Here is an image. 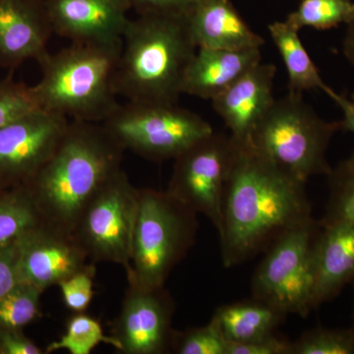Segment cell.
I'll list each match as a JSON object with an SVG mask.
<instances>
[{"instance_id":"1","label":"cell","mask_w":354,"mask_h":354,"mask_svg":"<svg viewBox=\"0 0 354 354\" xmlns=\"http://www.w3.org/2000/svg\"><path fill=\"white\" fill-rule=\"evenodd\" d=\"M235 142L218 230L221 263L227 269L265 252L281 234L313 218L305 181L247 142Z\"/></svg>"},{"instance_id":"2","label":"cell","mask_w":354,"mask_h":354,"mask_svg":"<svg viewBox=\"0 0 354 354\" xmlns=\"http://www.w3.org/2000/svg\"><path fill=\"white\" fill-rule=\"evenodd\" d=\"M124 152L102 123L70 120L48 162L23 185L41 221L73 234L88 205L120 171Z\"/></svg>"},{"instance_id":"3","label":"cell","mask_w":354,"mask_h":354,"mask_svg":"<svg viewBox=\"0 0 354 354\" xmlns=\"http://www.w3.org/2000/svg\"><path fill=\"white\" fill-rule=\"evenodd\" d=\"M196 51L187 17L138 14L122 37L118 95L127 102L178 104L184 75Z\"/></svg>"},{"instance_id":"4","label":"cell","mask_w":354,"mask_h":354,"mask_svg":"<svg viewBox=\"0 0 354 354\" xmlns=\"http://www.w3.org/2000/svg\"><path fill=\"white\" fill-rule=\"evenodd\" d=\"M122 41L72 43L39 60L41 81L32 87L39 108L69 120L102 123L120 106L116 70Z\"/></svg>"},{"instance_id":"5","label":"cell","mask_w":354,"mask_h":354,"mask_svg":"<svg viewBox=\"0 0 354 354\" xmlns=\"http://www.w3.org/2000/svg\"><path fill=\"white\" fill-rule=\"evenodd\" d=\"M304 94L288 92L274 99L255 125L247 143L256 152L307 183L333 167L327 153L341 121H327L304 102Z\"/></svg>"},{"instance_id":"6","label":"cell","mask_w":354,"mask_h":354,"mask_svg":"<svg viewBox=\"0 0 354 354\" xmlns=\"http://www.w3.org/2000/svg\"><path fill=\"white\" fill-rule=\"evenodd\" d=\"M197 215L167 190L139 189L128 283L165 286L196 241Z\"/></svg>"},{"instance_id":"7","label":"cell","mask_w":354,"mask_h":354,"mask_svg":"<svg viewBox=\"0 0 354 354\" xmlns=\"http://www.w3.org/2000/svg\"><path fill=\"white\" fill-rule=\"evenodd\" d=\"M102 124L125 151L153 162L174 160L214 131L199 114L158 102L120 104Z\"/></svg>"},{"instance_id":"8","label":"cell","mask_w":354,"mask_h":354,"mask_svg":"<svg viewBox=\"0 0 354 354\" xmlns=\"http://www.w3.org/2000/svg\"><path fill=\"white\" fill-rule=\"evenodd\" d=\"M320 223L314 218L281 234L265 251L252 281V297L286 315L305 318L313 304V246Z\"/></svg>"},{"instance_id":"9","label":"cell","mask_w":354,"mask_h":354,"mask_svg":"<svg viewBox=\"0 0 354 354\" xmlns=\"http://www.w3.org/2000/svg\"><path fill=\"white\" fill-rule=\"evenodd\" d=\"M139 209V189L120 169L90 202L73 234L92 262H111L127 271Z\"/></svg>"},{"instance_id":"10","label":"cell","mask_w":354,"mask_h":354,"mask_svg":"<svg viewBox=\"0 0 354 354\" xmlns=\"http://www.w3.org/2000/svg\"><path fill=\"white\" fill-rule=\"evenodd\" d=\"M236 142L225 133H209L174 158L167 192L218 230L223 197Z\"/></svg>"},{"instance_id":"11","label":"cell","mask_w":354,"mask_h":354,"mask_svg":"<svg viewBox=\"0 0 354 354\" xmlns=\"http://www.w3.org/2000/svg\"><path fill=\"white\" fill-rule=\"evenodd\" d=\"M176 304L160 286L128 283L120 314L111 324L116 351L122 354L171 353Z\"/></svg>"},{"instance_id":"12","label":"cell","mask_w":354,"mask_h":354,"mask_svg":"<svg viewBox=\"0 0 354 354\" xmlns=\"http://www.w3.org/2000/svg\"><path fill=\"white\" fill-rule=\"evenodd\" d=\"M69 123L37 109L0 128V188L7 183L25 185L55 152Z\"/></svg>"},{"instance_id":"13","label":"cell","mask_w":354,"mask_h":354,"mask_svg":"<svg viewBox=\"0 0 354 354\" xmlns=\"http://www.w3.org/2000/svg\"><path fill=\"white\" fill-rule=\"evenodd\" d=\"M20 281L44 291L92 262L75 235L39 223L17 239Z\"/></svg>"},{"instance_id":"14","label":"cell","mask_w":354,"mask_h":354,"mask_svg":"<svg viewBox=\"0 0 354 354\" xmlns=\"http://www.w3.org/2000/svg\"><path fill=\"white\" fill-rule=\"evenodd\" d=\"M53 32L72 43H118L129 24V0H44Z\"/></svg>"},{"instance_id":"15","label":"cell","mask_w":354,"mask_h":354,"mask_svg":"<svg viewBox=\"0 0 354 354\" xmlns=\"http://www.w3.org/2000/svg\"><path fill=\"white\" fill-rule=\"evenodd\" d=\"M53 32L44 0H0V68L39 62Z\"/></svg>"},{"instance_id":"16","label":"cell","mask_w":354,"mask_h":354,"mask_svg":"<svg viewBox=\"0 0 354 354\" xmlns=\"http://www.w3.org/2000/svg\"><path fill=\"white\" fill-rule=\"evenodd\" d=\"M276 74L274 64L260 62L212 100V106L236 141H248L254 127L276 99L272 95Z\"/></svg>"},{"instance_id":"17","label":"cell","mask_w":354,"mask_h":354,"mask_svg":"<svg viewBox=\"0 0 354 354\" xmlns=\"http://www.w3.org/2000/svg\"><path fill=\"white\" fill-rule=\"evenodd\" d=\"M312 258L317 309L337 297L354 279V223L320 225Z\"/></svg>"},{"instance_id":"18","label":"cell","mask_w":354,"mask_h":354,"mask_svg":"<svg viewBox=\"0 0 354 354\" xmlns=\"http://www.w3.org/2000/svg\"><path fill=\"white\" fill-rule=\"evenodd\" d=\"M187 22L197 48L241 50L261 48L265 44L230 0H199Z\"/></svg>"},{"instance_id":"19","label":"cell","mask_w":354,"mask_h":354,"mask_svg":"<svg viewBox=\"0 0 354 354\" xmlns=\"http://www.w3.org/2000/svg\"><path fill=\"white\" fill-rule=\"evenodd\" d=\"M261 60V48H197L184 75L183 95L212 101Z\"/></svg>"},{"instance_id":"20","label":"cell","mask_w":354,"mask_h":354,"mask_svg":"<svg viewBox=\"0 0 354 354\" xmlns=\"http://www.w3.org/2000/svg\"><path fill=\"white\" fill-rule=\"evenodd\" d=\"M286 316L281 310L252 297L221 305L211 320L228 344H243L277 334Z\"/></svg>"},{"instance_id":"21","label":"cell","mask_w":354,"mask_h":354,"mask_svg":"<svg viewBox=\"0 0 354 354\" xmlns=\"http://www.w3.org/2000/svg\"><path fill=\"white\" fill-rule=\"evenodd\" d=\"M268 30L286 65L288 92L304 94L306 91L320 90L334 100L337 93L324 82L299 38V31L286 21L272 23L268 26Z\"/></svg>"},{"instance_id":"22","label":"cell","mask_w":354,"mask_h":354,"mask_svg":"<svg viewBox=\"0 0 354 354\" xmlns=\"http://www.w3.org/2000/svg\"><path fill=\"white\" fill-rule=\"evenodd\" d=\"M41 221L24 186L0 190V248L13 243Z\"/></svg>"},{"instance_id":"23","label":"cell","mask_w":354,"mask_h":354,"mask_svg":"<svg viewBox=\"0 0 354 354\" xmlns=\"http://www.w3.org/2000/svg\"><path fill=\"white\" fill-rule=\"evenodd\" d=\"M353 18V0H301L297 10L288 14L285 21L298 31L302 28L324 31L348 25Z\"/></svg>"},{"instance_id":"24","label":"cell","mask_w":354,"mask_h":354,"mask_svg":"<svg viewBox=\"0 0 354 354\" xmlns=\"http://www.w3.org/2000/svg\"><path fill=\"white\" fill-rule=\"evenodd\" d=\"M329 198L322 218V225L354 223V157L342 160L328 174Z\"/></svg>"},{"instance_id":"25","label":"cell","mask_w":354,"mask_h":354,"mask_svg":"<svg viewBox=\"0 0 354 354\" xmlns=\"http://www.w3.org/2000/svg\"><path fill=\"white\" fill-rule=\"evenodd\" d=\"M100 344H109L116 349L111 335L104 334L101 324L85 313H75L69 319L65 334L46 348V353L68 351L71 354H90Z\"/></svg>"},{"instance_id":"26","label":"cell","mask_w":354,"mask_h":354,"mask_svg":"<svg viewBox=\"0 0 354 354\" xmlns=\"http://www.w3.org/2000/svg\"><path fill=\"white\" fill-rule=\"evenodd\" d=\"M44 291L20 281L0 297V330H22L39 315V299Z\"/></svg>"},{"instance_id":"27","label":"cell","mask_w":354,"mask_h":354,"mask_svg":"<svg viewBox=\"0 0 354 354\" xmlns=\"http://www.w3.org/2000/svg\"><path fill=\"white\" fill-rule=\"evenodd\" d=\"M288 354H354V327H315L290 342Z\"/></svg>"},{"instance_id":"28","label":"cell","mask_w":354,"mask_h":354,"mask_svg":"<svg viewBox=\"0 0 354 354\" xmlns=\"http://www.w3.org/2000/svg\"><path fill=\"white\" fill-rule=\"evenodd\" d=\"M227 342L213 321L203 327L176 330L171 353L176 354H227Z\"/></svg>"},{"instance_id":"29","label":"cell","mask_w":354,"mask_h":354,"mask_svg":"<svg viewBox=\"0 0 354 354\" xmlns=\"http://www.w3.org/2000/svg\"><path fill=\"white\" fill-rule=\"evenodd\" d=\"M37 109L32 87L10 78L0 81V128Z\"/></svg>"},{"instance_id":"30","label":"cell","mask_w":354,"mask_h":354,"mask_svg":"<svg viewBox=\"0 0 354 354\" xmlns=\"http://www.w3.org/2000/svg\"><path fill=\"white\" fill-rule=\"evenodd\" d=\"M95 263L90 262L57 286L62 291L65 305L74 313H84L91 304L95 295Z\"/></svg>"},{"instance_id":"31","label":"cell","mask_w":354,"mask_h":354,"mask_svg":"<svg viewBox=\"0 0 354 354\" xmlns=\"http://www.w3.org/2000/svg\"><path fill=\"white\" fill-rule=\"evenodd\" d=\"M199 0H129L131 8L138 14L187 17Z\"/></svg>"},{"instance_id":"32","label":"cell","mask_w":354,"mask_h":354,"mask_svg":"<svg viewBox=\"0 0 354 354\" xmlns=\"http://www.w3.org/2000/svg\"><path fill=\"white\" fill-rule=\"evenodd\" d=\"M290 342L277 334L243 344L227 342V354H288Z\"/></svg>"},{"instance_id":"33","label":"cell","mask_w":354,"mask_h":354,"mask_svg":"<svg viewBox=\"0 0 354 354\" xmlns=\"http://www.w3.org/2000/svg\"><path fill=\"white\" fill-rule=\"evenodd\" d=\"M16 241L0 248V297L20 283Z\"/></svg>"},{"instance_id":"34","label":"cell","mask_w":354,"mask_h":354,"mask_svg":"<svg viewBox=\"0 0 354 354\" xmlns=\"http://www.w3.org/2000/svg\"><path fill=\"white\" fill-rule=\"evenodd\" d=\"M0 353L41 354L43 349L22 334V330H0Z\"/></svg>"},{"instance_id":"35","label":"cell","mask_w":354,"mask_h":354,"mask_svg":"<svg viewBox=\"0 0 354 354\" xmlns=\"http://www.w3.org/2000/svg\"><path fill=\"white\" fill-rule=\"evenodd\" d=\"M342 111L341 120L342 130L353 133L354 135V94L349 95L337 94L334 100ZM351 156L354 157V149Z\"/></svg>"},{"instance_id":"36","label":"cell","mask_w":354,"mask_h":354,"mask_svg":"<svg viewBox=\"0 0 354 354\" xmlns=\"http://www.w3.org/2000/svg\"><path fill=\"white\" fill-rule=\"evenodd\" d=\"M342 53L349 64L354 66V18L346 25V35L342 41Z\"/></svg>"},{"instance_id":"37","label":"cell","mask_w":354,"mask_h":354,"mask_svg":"<svg viewBox=\"0 0 354 354\" xmlns=\"http://www.w3.org/2000/svg\"><path fill=\"white\" fill-rule=\"evenodd\" d=\"M351 286L353 288V310H351V321H353V323H351V325L354 327V279L351 281Z\"/></svg>"},{"instance_id":"38","label":"cell","mask_w":354,"mask_h":354,"mask_svg":"<svg viewBox=\"0 0 354 354\" xmlns=\"http://www.w3.org/2000/svg\"><path fill=\"white\" fill-rule=\"evenodd\" d=\"M0 190H1V188H0Z\"/></svg>"}]
</instances>
